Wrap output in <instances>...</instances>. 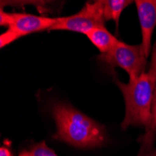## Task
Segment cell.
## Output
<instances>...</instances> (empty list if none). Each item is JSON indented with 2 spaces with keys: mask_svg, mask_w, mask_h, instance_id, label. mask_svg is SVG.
<instances>
[{
  "mask_svg": "<svg viewBox=\"0 0 156 156\" xmlns=\"http://www.w3.org/2000/svg\"><path fill=\"white\" fill-rule=\"evenodd\" d=\"M131 3H133V1L129 0H102V11L105 21H114L118 28L122 10Z\"/></svg>",
  "mask_w": 156,
  "mask_h": 156,
  "instance_id": "cell-8",
  "label": "cell"
},
{
  "mask_svg": "<svg viewBox=\"0 0 156 156\" xmlns=\"http://www.w3.org/2000/svg\"><path fill=\"white\" fill-rule=\"evenodd\" d=\"M0 156H13L10 151L7 147H1L0 149Z\"/></svg>",
  "mask_w": 156,
  "mask_h": 156,
  "instance_id": "cell-12",
  "label": "cell"
},
{
  "mask_svg": "<svg viewBox=\"0 0 156 156\" xmlns=\"http://www.w3.org/2000/svg\"><path fill=\"white\" fill-rule=\"evenodd\" d=\"M144 156H156V151H149V152H147Z\"/></svg>",
  "mask_w": 156,
  "mask_h": 156,
  "instance_id": "cell-13",
  "label": "cell"
},
{
  "mask_svg": "<svg viewBox=\"0 0 156 156\" xmlns=\"http://www.w3.org/2000/svg\"><path fill=\"white\" fill-rule=\"evenodd\" d=\"M148 74L152 78V80L156 82V42L152 49L151 53V60L150 64V67L148 70Z\"/></svg>",
  "mask_w": 156,
  "mask_h": 156,
  "instance_id": "cell-11",
  "label": "cell"
},
{
  "mask_svg": "<svg viewBox=\"0 0 156 156\" xmlns=\"http://www.w3.org/2000/svg\"><path fill=\"white\" fill-rule=\"evenodd\" d=\"M122 93L125 102V116L122 122V128L127 129L130 125H144L146 129L151 119V108L156 82L145 72L138 79L123 83L116 81Z\"/></svg>",
  "mask_w": 156,
  "mask_h": 156,
  "instance_id": "cell-2",
  "label": "cell"
},
{
  "mask_svg": "<svg viewBox=\"0 0 156 156\" xmlns=\"http://www.w3.org/2000/svg\"><path fill=\"white\" fill-rule=\"evenodd\" d=\"M19 156H58L52 151L50 149L45 141H42L40 143L35 144L30 149L26 151H23L20 152Z\"/></svg>",
  "mask_w": 156,
  "mask_h": 156,
  "instance_id": "cell-9",
  "label": "cell"
},
{
  "mask_svg": "<svg viewBox=\"0 0 156 156\" xmlns=\"http://www.w3.org/2000/svg\"><path fill=\"white\" fill-rule=\"evenodd\" d=\"M135 4L141 27V45L149 57L151 49V37L156 26V0H136Z\"/></svg>",
  "mask_w": 156,
  "mask_h": 156,
  "instance_id": "cell-6",
  "label": "cell"
},
{
  "mask_svg": "<svg viewBox=\"0 0 156 156\" xmlns=\"http://www.w3.org/2000/svg\"><path fill=\"white\" fill-rule=\"evenodd\" d=\"M156 134V87L154 90L153 95V102H152V108H151V119L148 128L146 129V135L143 137V140L148 142V141L152 138L153 135Z\"/></svg>",
  "mask_w": 156,
  "mask_h": 156,
  "instance_id": "cell-10",
  "label": "cell"
},
{
  "mask_svg": "<svg viewBox=\"0 0 156 156\" xmlns=\"http://www.w3.org/2000/svg\"><path fill=\"white\" fill-rule=\"evenodd\" d=\"M86 36L92 43L99 50L100 53L108 52L120 42V40H118L106 29V27L94 28Z\"/></svg>",
  "mask_w": 156,
  "mask_h": 156,
  "instance_id": "cell-7",
  "label": "cell"
},
{
  "mask_svg": "<svg viewBox=\"0 0 156 156\" xmlns=\"http://www.w3.org/2000/svg\"><path fill=\"white\" fill-rule=\"evenodd\" d=\"M57 131L55 139L78 148H94L105 141L104 127L67 104H55L51 108Z\"/></svg>",
  "mask_w": 156,
  "mask_h": 156,
  "instance_id": "cell-1",
  "label": "cell"
},
{
  "mask_svg": "<svg viewBox=\"0 0 156 156\" xmlns=\"http://www.w3.org/2000/svg\"><path fill=\"white\" fill-rule=\"evenodd\" d=\"M55 18L38 16L29 13L5 12L0 11V24L7 26L6 32L0 36V47L12 43L20 37L33 33L48 30L54 24Z\"/></svg>",
  "mask_w": 156,
  "mask_h": 156,
  "instance_id": "cell-3",
  "label": "cell"
},
{
  "mask_svg": "<svg viewBox=\"0 0 156 156\" xmlns=\"http://www.w3.org/2000/svg\"><path fill=\"white\" fill-rule=\"evenodd\" d=\"M105 23L102 0H97L93 3L87 2L78 13L71 16L55 18V23L49 31L66 30L87 35L94 28L105 27Z\"/></svg>",
  "mask_w": 156,
  "mask_h": 156,
  "instance_id": "cell-5",
  "label": "cell"
},
{
  "mask_svg": "<svg viewBox=\"0 0 156 156\" xmlns=\"http://www.w3.org/2000/svg\"><path fill=\"white\" fill-rule=\"evenodd\" d=\"M97 59L112 67L122 68L128 74L129 80H134L146 72L148 57L141 44L129 45L120 40L111 51L100 53Z\"/></svg>",
  "mask_w": 156,
  "mask_h": 156,
  "instance_id": "cell-4",
  "label": "cell"
}]
</instances>
